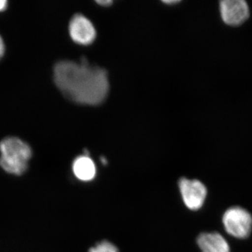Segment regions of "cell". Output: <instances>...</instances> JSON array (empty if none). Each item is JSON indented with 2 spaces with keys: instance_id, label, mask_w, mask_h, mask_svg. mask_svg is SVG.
Returning a JSON list of instances; mask_svg holds the SVG:
<instances>
[{
  "instance_id": "cell-1",
  "label": "cell",
  "mask_w": 252,
  "mask_h": 252,
  "mask_svg": "<svg viewBox=\"0 0 252 252\" xmlns=\"http://www.w3.org/2000/svg\"><path fill=\"white\" fill-rule=\"evenodd\" d=\"M54 80L58 89L69 100L82 104H100L109 91L107 72L103 68L89 64L61 61L54 68Z\"/></svg>"
},
{
  "instance_id": "cell-2",
  "label": "cell",
  "mask_w": 252,
  "mask_h": 252,
  "mask_svg": "<svg viewBox=\"0 0 252 252\" xmlns=\"http://www.w3.org/2000/svg\"><path fill=\"white\" fill-rule=\"evenodd\" d=\"M32 155L29 144L18 137H8L0 142V167L8 173L23 175Z\"/></svg>"
},
{
  "instance_id": "cell-3",
  "label": "cell",
  "mask_w": 252,
  "mask_h": 252,
  "mask_svg": "<svg viewBox=\"0 0 252 252\" xmlns=\"http://www.w3.org/2000/svg\"><path fill=\"white\" fill-rule=\"evenodd\" d=\"M223 223L227 233L238 239L248 238L252 230L251 214L241 207H232L225 212Z\"/></svg>"
},
{
  "instance_id": "cell-4",
  "label": "cell",
  "mask_w": 252,
  "mask_h": 252,
  "mask_svg": "<svg viewBox=\"0 0 252 252\" xmlns=\"http://www.w3.org/2000/svg\"><path fill=\"white\" fill-rule=\"evenodd\" d=\"M181 195L186 206L191 210H198L203 207L207 197L205 185L197 180L182 178L179 182Z\"/></svg>"
},
{
  "instance_id": "cell-5",
  "label": "cell",
  "mask_w": 252,
  "mask_h": 252,
  "mask_svg": "<svg viewBox=\"0 0 252 252\" xmlns=\"http://www.w3.org/2000/svg\"><path fill=\"white\" fill-rule=\"evenodd\" d=\"M222 19L229 26H239L247 21L250 15L248 5L244 0H223L220 2Z\"/></svg>"
},
{
  "instance_id": "cell-6",
  "label": "cell",
  "mask_w": 252,
  "mask_h": 252,
  "mask_svg": "<svg viewBox=\"0 0 252 252\" xmlns=\"http://www.w3.org/2000/svg\"><path fill=\"white\" fill-rule=\"evenodd\" d=\"M69 34L78 44H91L94 41L96 31L94 25L85 16L77 14L73 16L69 26Z\"/></svg>"
},
{
  "instance_id": "cell-7",
  "label": "cell",
  "mask_w": 252,
  "mask_h": 252,
  "mask_svg": "<svg viewBox=\"0 0 252 252\" xmlns=\"http://www.w3.org/2000/svg\"><path fill=\"white\" fill-rule=\"evenodd\" d=\"M197 244L201 252H230L229 245L226 240L216 232L199 235Z\"/></svg>"
},
{
  "instance_id": "cell-8",
  "label": "cell",
  "mask_w": 252,
  "mask_h": 252,
  "mask_svg": "<svg viewBox=\"0 0 252 252\" xmlns=\"http://www.w3.org/2000/svg\"><path fill=\"white\" fill-rule=\"evenodd\" d=\"M72 170L78 180L83 182H89L95 177L96 166L89 156L77 157L73 162Z\"/></svg>"
},
{
  "instance_id": "cell-9",
  "label": "cell",
  "mask_w": 252,
  "mask_h": 252,
  "mask_svg": "<svg viewBox=\"0 0 252 252\" xmlns=\"http://www.w3.org/2000/svg\"><path fill=\"white\" fill-rule=\"evenodd\" d=\"M89 252H119L117 247L109 241H102L91 248Z\"/></svg>"
},
{
  "instance_id": "cell-10",
  "label": "cell",
  "mask_w": 252,
  "mask_h": 252,
  "mask_svg": "<svg viewBox=\"0 0 252 252\" xmlns=\"http://www.w3.org/2000/svg\"><path fill=\"white\" fill-rule=\"evenodd\" d=\"M5 51V45L2 37L0 35V59L4 56Z\"/></svg>"
},
{
  "instance_id": "cell-11",
  "label": "cell",
  "mask_w": 252,
  "mask_h": 252,
  "mask_svg": "<svg viewBox=\"0 0 252 252\" xmlns=\"http://www.w3.org/2000/svg\"><path fill=\"white\" fill-rule=\"evenodd\" d=\"M7 7V1L6 0H0V11H4Z\"/></svg>"
},
{
  "instance_id": "cell-12",
  "label": "cell",
  "mask_w": 252,
  "mask_h": 252,
  "mask_svg": "<svg viewBox=\"0 0 252 252\" xmlns=\"http://www.w3.org/2000/svg\"><path fill=\"white\" fill-rule=\"evenodd\" d=\"M97 4L102 5V6H109L111 4H112V1H109V0H101V1H97Z\"/></svg>"
},
{
  "instance_id": "cell-13",
  "label": "cell",
  "mask_w": 252,
  "mask_h": 252,
  "mask_svg": "<svg viewBox=\"0 0 252 252\" xmlns=\"http://www.w3.org/2000/svg\"><path fill=\"white\" fill-rule=\"evenodd\" d=\"M164 2L166 3V4H175V3L179 2V1H164Z\"/></svg>"
}]
</instances>
